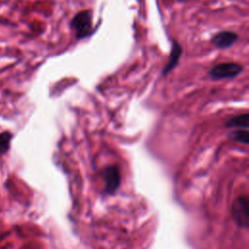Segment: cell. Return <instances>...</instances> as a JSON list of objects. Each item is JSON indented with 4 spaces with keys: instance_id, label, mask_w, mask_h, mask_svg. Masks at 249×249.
I'll return each instance as SVG.
<instances>
[{
    "instance_id": "cell-1",
    "label": "cell",
    "mask_w": 249,
    "mask_h": 249,
    "mask_svg": "<svg viewBox=\"0 0 249 249\" xmlns=\"http://www.w3.org/2000/svg\"><path fill=\"white\" fill-rule=\"evenodd\" d=\"M70 24L76 32L77 40L89 36L92 32V19L90 11L85 10L79 12L74 16Z\"/></svg>"
},
{
    "instance_id": "cell-2",
    "label": "cell",
    "mask_w": 249,
    "mask_h": 249,
    "mask_svg": "<svg viewBox=\"0 0 249 249\" xmlns=\"http://www.w3.org/2000/svg\"><path fill=\"white\" fill-rule=\"evenodd\" d=\"M243 67L236 62H223L215 65L208 73L212 80L234 78L242 72Z\"/></svg>"
},
{
    "instance_id": "cell-3",
    "label": "cell",
    "mask_w": 249,
    "mask_h": 249,
    "mask_svg": "<svg viewBox=\"0 0 249 249\" xmlns=\"http://www.w3.org/2000/svg\"><path fill=\"white\" fill-rule=\"evenodd\" d=\"M231 215L234 222L242 228L247 229L249 224V202L246 196H238L232 203Z\"/></svg>"
},
{
    "instance_id": "cell-4",
    "label": "cell",
    "mask_w": 249,
    "mask_h": 249,
    "mask_svg": "<svg viewBox=\"0 0 249 249\" xmlns=\"http://www.w3.org/2000/svg\"><path fill=\"white\" fill-rule=\"evenodd\" d=\"M103 178L107 193L113 194L118 189L121 182V174L118 166L112 165L106 167L103 171Z\"/></svg>"
},
{
    "instance_id": "cell-5",
    "label": "cell",
    "mask_w": 249,
    "mask_h": 249,
    "mask_svg": "<svg viewBox=\"0 0 249 249\" xmlns=\"http://www.w3.org/2000/svg\"><path fill=\"white\" fill-rule=\"evenodd\" d=\"M238 39V35L232 31L224 30L214 35L212 38V44L218 49L230 48Z\"/></svg>"
},
{
    "instance_id": "cell-6",
    "label": "cell",
    "mask_w": 249,
    "mask_h": 249,
    "mask_svg": "<svg viewBox=\"0 0 249 249\" xmlns=\"http://www.w3.org/2000/svg\"><path fill=\"white\" fill-rule=\"evenodd\" d=\"M182 53V47L181 45L175 41L172 40V47H171V53L168 58V61L165 65V67L162 70V75H166L168 72H170L178 63V60Z\"/></svg>"
},
{
    "instance_id": "cell-7",
    "label": "cell",
    "mask_w": 249,
    "mask_h": 249,
    "mask_svg": "<svg viewBox=\"0 0 249 249\" xmlns=\"http://www.w3.org/2000/svg\"><path fill=\"white\" fill-rule=\"evenodd\" d=\"M227 126L231 128H249V115L244 113L231 118L228 123Z\"/></svg>"
},
{
    "instance_id": "cell-8",
    "label": "cell",
    "mask_w": 249,
    "mask_h": 249,
    "mask_svg": "<svg viewBox=\"0 0 249 249\" xmlns=\"http://www.w3.org/2000/svg\"><path fill=\"white\" fill-rule=\"evenodd\" d=\"M230 135H231V138H232L237 142L243 143L244 145H247L249 143L248 128H238L236 130H233Z\"/></svg>"
},
{
    "instance_id": "cell-9",
    "label": "cell",
    "mask_w": 249,
    "mask_h": 249,
    "mask_svg": "<svg viewBox=\"0 0 249 249\" xmlns=\"http://www.w3.org/2000/svg\"><path fill=\"white\" fill-rule=\"evenodd\" d=\"M12 139V135L10 132L5 131L0 133V157L7 153L10 148V142Z\"/></svg>"
}]
</instances>
